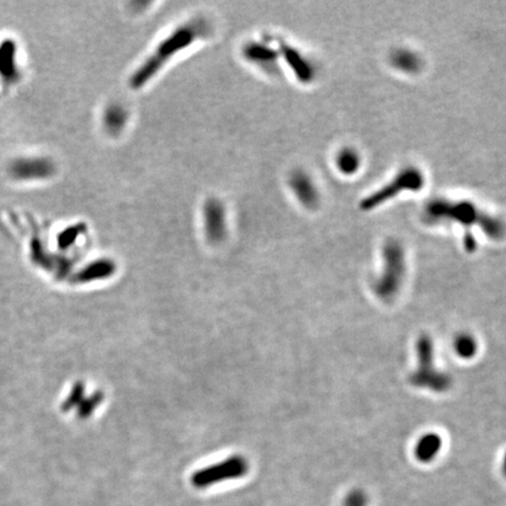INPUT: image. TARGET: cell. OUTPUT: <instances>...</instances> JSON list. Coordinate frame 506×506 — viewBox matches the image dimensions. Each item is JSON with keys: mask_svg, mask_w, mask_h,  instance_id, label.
I'll list each match as a JSON object with an SVG mask.
<instances>
[{"mask_svg": "<svg viewBox=\"0 0 506 506\" xmlns=\"http://www.w3.org/2000/svg\"><path fill=\"white\" fill-rule=\"evenodd\" d=\"M455 349L457 354L462 358H473L477 351L476 341L473 340V336H458L455 341Z\"/></svg>", "mask_w": 506, "mask_h": 506, "instance_id": "16", "label": "cell"}, {"mask_svg": "<svg viewBox=\"0 0 506 506\" xmlns=\"http://www.w3.org/2000/svg\"><path fill=\"white\" fill-rule=\"evenodd\" d=\"M336 168L345 175L356 174L359 170L361 158L352 148H343L336 156Z\"/></svg>", "mask_w": 506, "mask_h": 506, "instance_id": "14", "label": "cell"}, {"mask_svg": "<svg viewBox=\"0 0 506 506\" xmlns=\"http://www.w3.org/2000/svg\"><path fill=\"white\" fill-rule=\"evenodd\" d=\"M241 57L248 64L270 74L278 71L279 64L282 62L278 45H272V40L266 38L262 40L248 41L241 48Z\"/></svg>", "mask_w": 506, "mask_h": 506, "instance_id": "7", "label": "cell"}, {"mask_svg": "<svg viewBox=\"0 0 506 506\" xmlns=\"http://www.w3.org/2000/svg\"><path fill=\"white\" fill-rule=\"evenodd\" d=\"M129 114L123 104H111L104 109L102 123H104V131L111 136H116L124 131L127 127Z\"/></svg>", "mask_w": 506, "mask_h": 506, "instance_id": "12", "label": "cell"}, {"mask_svg": "<svg viewBox=\"0 0 506 506\" xmlns=\"http://www.w3.org/2000/svg\"><path fill=\"white\" fill-rule=\"evenodd\" d=\"M289 187L297 198V201L304 208L309 210L318 208L320 203V194L312 177L306 171H292L289 178Z\"/></svg>", "mask_w": 506, "mask_h": 506, "instance_id": "10", "label": "cell"}, {"mask_svg": "<svg viewBox=\"0 0 506 506\" xmlns=\"http://www.w3.org/2000/svg\"><path fill=\"white\" fill-rule=\"evenodd\" d=\"M504 471L506 473V453L505 457H504Z\"/></svg>", "mask_w": 506, "mask_h": 506, "instance_id": "17", "label": "cell"}, {"mask_svg": "<svg viewBox=\"0 0 506 506\" xmlns=\"http://www.w3.org/2000/svg\"><path fill=\"white\" fill-rule=\"evenodd\" d=\"M202 224L205 237L210 243L218 244L228 235V212L223 202L209 198L202 208Z\"/></svg>", "mask_w": 506, "mask_h": 506, "instance_id": "8", "label": "cell"}, {"mask_svg": "<svg viewBox=\"0 0 506 506\" xmlns=\"http://www.w3.org/2000/svg\"><path fill=\"white\" fill-rule=\"evenodd\" d=\"M280 60L291 70L295 79L302 84H311L317 77V70L312 61L307 59L300 50L284 41H278Z\"/></svg>", "mask_w": 506, "mask_h": 506, "instance_id": "9", "label": "cell"}, {"mask_svg": "<svg viewBox=\"0 0 506 506\" xmlns=\"http://www.w3.org/2000/svg\"><path fill=\"white\" fill-rule=\"evenodd\" d=\"M383 259L385 270L375 290L383 298H389L397 291L405 275L406 264L402 246L397 241H388L383 248Z\"/></svg>", "mask_w": 506, "mask_h": 506, "instance_id": "5", "label": "cell"}, {"mask_svg": "<svg viewBox=\"0 0 506 506\" xmlns=\"http://www.w3.org/2000/svg\"><path fill=\"white\" fill-rule=\"evenodd\" d=\"M248 473V461L241 456H232L198 470L192 475V483L197 489H207L221 482L238 480Z\"/></svg>", "mask_w": 506, "mask_h": 506, "instance_id": "3", "label": "cell"}, {"mask_svg": "<svg viewBox=\"0 0 506 506\" xmlns=\"http://www.w3.org/2000/svg\"><path fill=\"white\" fill-rule=\"evenodd\" d=\"M419 368L412 375V383L415 386L426 387L437 392L449 388L450 379L446 375L439 374L434 369L433 342L428 336H421L419 345Z\"/></svg>", "mask_w": 506, "mask_h": 506, "instance_id": "6", "label": "cell"}, {"mask_svg": "<svg viewBox=\"0 0 506 506\" xmlns=\"http://www.w3.org/2000/svg\"><path fill=\"white\" fill-rule=\"evenodd\" d=\"M53 174V163L46 158H19L11 165V175L18 181L46 180Z\"/></svg>", "mask_w": 506, "mask_h": 506, "instance_id": "11", "label": "cell"}, {"mask_svg": "<svg viewBox=\"0 0 506 506\" xmlns=\"http://www.w3.org/2000/svg\"><path fill=\"white\" fill-rule=\"evenodd\" d=\"M423 218L429 224L456 221L466 230L471 226H480L482 231L493 239L503 238L506 232L503 221L486 215L485 212L480 211L476 205L470 202H453L444 198H436L426 205Z\"/></svg>", "mask_w": 506, "mask_h": 506, "instance_id": "2", "label": "cell"}, {"mask_svg": "<svg viewBox=\"0 0 506 506\" xmlns=\"http://www.w3.org/2000/svg\"><path fill=\"white\" fill-rule=\"evenodd\" d=\"M442 442L439 436L430 434L419 439L416 446V455L421 461H429L436 453H439V446Z\"/></svg>", "mask_w": 506, "mask_h": 506, "instance_id": "15", "label": "cell"}, {"mask_svg": "<svg viewBox=\"0 0 506 506\" xmlns=\"http://www.w3.org/2000/svg\"><path fill=\"white\" fill-rule=\"evenodd\" d=\"M392 67L403 73L415 74L422 68V59L419 54L409 50H396L390 54Z\"/></svg>", "mask_w": 506, "mask_h": 506, "instance_id": "13", "label": "cell"}, {"mask_svg": "<svg viewBox=\"0 0 506 506\" xmlns=\"http://www.w3.org/2000/svg\"><path fill=\"white\" fill-rule=\"evenodd\" d=\"M207 25L202 21H192L180 25L165 35L129 77L128 84L131 89L138 91L158 77L165 65L174 60L178 54L192 48L196 41L204 37Z\"/></svg>", "mask_w": 506, "mask_h": 506, "instance_id": "1", "label": "cell"}, {"mask_svg": "<svg viewBox=\"0 0 506 506\" xmlns=\"http://www.w3.org/2000/svg\"><path fill=\"white\" fill-rule=\"evenodd\" d=\"M424 185V177L421 170L414 167H408L400 171L396 177L389 185L365 198L361 203L362 210H372L380 204L386 203L402 192H417Z\"/></svg>", "mask_w": 506, "mask_h": 506, "instance_id": "4", "label": "cell"}]
</instances>
